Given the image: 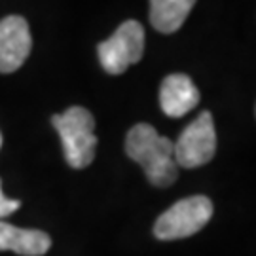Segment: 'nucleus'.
<instances>
[{"label":"nucleus","mask_w":256,"mask_h":256,"mask_svg":"<svg viewBox=\"0 0 256 256\" xmlns=\"http://www.w3.org/2000/svg\"><path fill=\"white\" fill-rule=\"evenodd\" d=\"M0 146H2V133H0Z\"/></svg>","instance_id":"nucleus-11"},{"label":"nucleus","mask_w":256,"mask_h":256,"mask_svg":"<svg viewBox=\"0 0 256 256\" xmlns=\"http://www.w3.org/2000/svg\"><path fill=\"white\" fill-rule=\"evenodd\" d=\"M52 124L61 137L66 164L72 169H86L92 165L99 142L92 112L84 106H70L63 114L52 116Z\"/></svg>","instance_id":"nucleus-2"},{"label":"nucleus","mask_w":256,"mask_h":256,"mask_svg":"<svg viewBox=\"0 0 256 256\" xmlns=\"http://www.w3.org/2000/svg\"><path fill=\"white\" fill-rule=\"evenodd\" d=\"M21 207V202L19 200H10L2 194V186H0V220L14 214L16 210Z\"/></svg>","instance_id":"nucleus-10"},{"label":"nucleus","mask_w":256,"mask_h":256,"mask_svg":"<svg viewBox=\"0 0 256 256\" xmlns=\"http://www.w3.org/2000/svg\"><path fill=\"white\" fill-rule=\"evenodd\" d=\"M212 202L207 196H192L176 202L154 224V236L160 241L190 238L207 226L212 216Z\"/></svg>","instance_id":"nucleus-3"},{"label":"nucleus","mask_w":256,"mask_h":256,"mask_svg":"<svg viewBox=\"0 0 256 256\" xmlns=\"http://www.w3.org/2000/svg\"><path fill=\"white\" fill-rule=\"evenodd\" d=\"M32 50L28 23L21 16H8L0 21V74L16 72Z\"/></svg>","instance_id":"nucleus-6"},{"label":"nucleus","mask_w":256,"mask_h":256,"mask_svg":"<svg viewBox=\"0 0 256 256\" xmlns=\"http://www.w3.org/2000/svg\"><path fill=\"white\" fill-rule=\"evenodd\" d=\"M216 152V129L210 112L203 110L180 137L173 142V156L178 167L196 169L209 164Z\"/></svg>","instance_id":"nucleus-5"},{"label":"nucleus","mask_w":256,"mask_h":256,"mask_svg":"<svg viewBox=\"0 0 256 256\" xmlns=\"http://www.w3.org/2000/svg\"><path fill=\"white\" fill-rule=\"evenodd\" d=\"M144 54V28L135 19L124 21L110 38L97 46V55L102 70L118 76L131 64L138 63Z\"/></svg>","instance_id":"nucleus-4"},{"label":"nucleus","mask_w":256,"mask_h":256,"mask_svg":"<svg viewBox=\"0 0 256 256\" xmlns=\"http://www.w3.org/2000/svg\"><path fill=\"white\" fill-rule=\"evenodd\" d=\"M196 0H150V23L156 30L171 34L182 27Z\"/></svg>","instance_id":"nucleus-9"},{"label":"nucleus","mask_w":256,"mask_h":256,"mask_svg":"<svg viewBox=\"0 0 256 256\" xmlns=\"http://www.w3.org/2000/svg\"><path fill=\"white\" fill-rule=\"evenodd\" d=\"M200 90L196 88L190 76L169 74L165 76L160 88V106L169 118H182L190 110L200 104Z\"/></svg>","instance_id":"nucleus-7"},{"label":"nucleus","mask_w":256,"mask_h":256,"mask_svg":"<svg viewBox=\"0 0 256 256\" xmlns=\"http://www.w3.org/2000/svg\"><path fill=\"white\" fill-rule=\"evenodd\" d=\"M52 247V238L42 230H25L0 220V250L21 256H42Z\"/></svg>","instance_id":"nucleus-8"},{"label":"nucleus","mask_w":256,"mask_h":256,"mask_svg":"<svg viewBox=\"0 0 256 256\" xmlns=\"http://www.w3.org/2000/svg\"><path fill=\"white\" fill-rule=\"evenodd\" d=\"M126 154L144 169L152 186L167 188L178 178L173 142L160 135L150 124H137L129 129L126 137Z\"/></svg>","instance_id":"nucleus-1"}]
</instances>
